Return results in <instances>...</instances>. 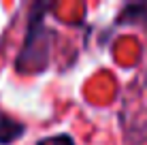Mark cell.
<instances>
[{
    "label": "cell",
    "mask_w": 147,
    "mask_h": 145,
    "mask_svg": "<svg viewBox=\"0 0 147 145\" xmlns=\"http://www.w3.org/2000/svg\"><path fill=\"white\" fill-rule=\"evenodd\" d=\"M49 9H51L49 4L38 2L30 11L26 38H24L19 56L15 58V68L22 75H38L47 71L49 66V56H51V45L55 34L45 22V13Z\"/></svg>",
    "instance_id": "obj_1"
},
{
    "label": "cell",
    "mask_w": 147,
    "mask_h": 145,
    "mask_svg": "<svg viewBox=\"0 0 147 145\" xmlns=\"http://www.w3.org/2000/svg\"><path fill=\"white\" fill-rule=\"evenodd\" d=\"M26 132V124L17 122V119H11V117H0V145H9V143H15L17 139L24 137Z\"/></svg>",
    "instance_id": "obj_2"
},
{
    "label": "cell",
    "mask_w": 147,
    "mask_h": 145,
    "mask_svg": "<svg viewBox=\"0 0 147 145\" xmlns=\"http://www.w3.org/2000/svg\"><path fill=\"white\" fill-rule=\"evenodd\" d=\"M147 22V4H128L119 13L115 24H141Z\"/></svg>",
    "instance_id": "obj_3"
},
{
    "label": "cell",
    "mask_w": 147,
    "mask_h": 145,
    "mask_svg": "<svg viewBox=\"0 0 147 145\" xmlns=\"http://www.w3.org/2000/svg\"><path fill=\"white\" fill-rule=\"evenodd\" d=\"M36 145H77V143H75V139L68 132H60V134H53V137L40 139Z\"/></svg>",
    "instance_id": "obj_4"
}]
</instances>
